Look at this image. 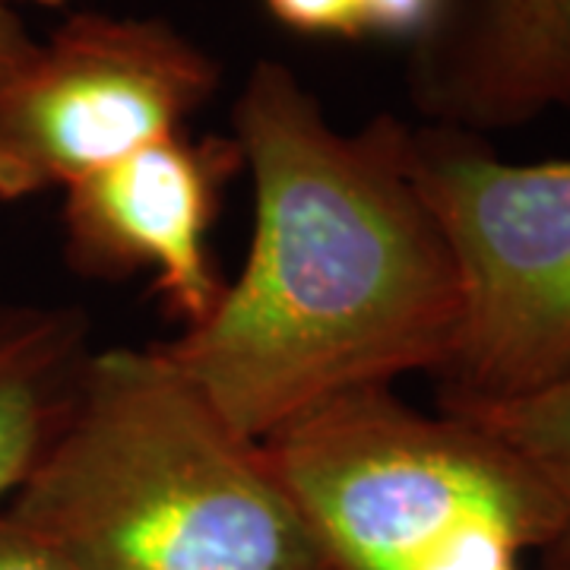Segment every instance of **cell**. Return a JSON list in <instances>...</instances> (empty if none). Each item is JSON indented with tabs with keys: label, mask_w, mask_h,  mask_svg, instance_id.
I'll use <instances>...</instances> for the list:
<instances>
[{
	"label": "cell",
	"mask_w": 570,
	"mask_h": 570,
	"mask_svg": "<svg viewBox=\"0 0 570 570\" xmlns=\"http://www.w3.org/2000/svg\"><path fill=\"white\" fill-rule=\"evenodd\" d=\"M504 570H520V564H510V568H504Z\"/></svg>",
	"instance_id": "15"
},
{
	"label": "cell",
	"mask_w": 570,
	"mask_h": 570,
	"mask_svg": "<svg viewBox=\"0 0 570 570\" xmlns=\"http://www.w3.org/2000/svg\"><path fill=\"white\" fill-rule=\"evenodd\" d=\"M453 415L491 431L539 472L561 510V530L539 561L542 570H570V374L527 400Z\"/></svg>",
	"instance_id": "9"
},
{
	"label": "cell",
	"mask_w": 570,
	"mask_h": 570,
	"mask_svg": "<svg viewBox=\"0 0 570 570\" xmlns=\"http://www.w3.org/2000/svg\"><path fill=\"white\" fill-rule=\"evenodd\" d=\"M41 41L26 32V22L20 13L0 0V86L17 80L29 63L36 61Z\"/></svg>",
	"instance_id": "13"
},
{
	"label": "cell",
	"mask_w": 570,
	"mask_h": 570,
	"mask_svg": "<svg viewBox=\"0 0 570 570\" xmlns=\"http://www.w3.org/2000/svg\"><path fill=\"white\" fill-rule=\"evenodd\" d=\"M242 171L232 134L178 130L146 142L63 190V261L102 283L153 269L165 314L184 330L197 326L225 292L206 242L225 187Z\"/></svg>",
	"instance_id": "6"
},
{
	"label": "cell",
	"mask_w": 570,
	"mask_h": 570,
	"mask_svg": "<svg viewBox=\"0 0 570 570\" xmlns=\"http://www.w3.org/2000/svg\"><path fill=\"white\" fill-rule=\"evenodd\" d=\"M0 570H73L41 535L0 510Z\"/></svg>",
	"instance_id": "12"
},
{
	"label": "cell",
	"mask_w": 570,
	"mask_h": 570,
	"mask_svg": "<svg viewBox=\"0 0 570 570\" xmlns=\"http://www.w3.org/2000/svg\"><path fill=\"white\" fill-rule=\"evenodd\" d=\"M409 165L460 279L438 409L504 406L568 377L570 159L508 163L479 134L422 124Z\"/></svg>",
	"instance_id": "4"
},
{
	"label": "cell",
	"mask_w": 570,
	"mask_h": 570,
	"mask_svg": "<svg viewBox=\"0 0 570 570\" xmlns=\"http://www.w3.org/2000/svg\"><path fill=\"white\" fill-rule=\"evenodd\" d=\"M92 352L82 307L0 302V501L58 441Z\"/></svg>",
	"instance_id": "8"
},
{
	"label": "cell",
	"mask_w": 570,
	"mask_h": 570,
	"mask_svg": "<svg viewBox=\"0 0 570 570\" xmlns=\"http://www.w3.org/2000/svg\"><path fill=\"white\" fill-rule=\"evenodd\" d=\"M254 190L242 276L159 352L247 441L362 387L444 362L460 321L448 238L422 197L412 124L326 121L292 67L261 58L232 105Z\"/></svg>",
	"instance_id": "1"
},
{
	"label": "cell",
	"mask_w": 570,
	"mask_h": 570,
	"mask_svg": "<svg viewBox=\"0 0 570 570\" xmlns=\"http://www.w3.org/2000/svg\"><path fill=\"white\" fill-rule=\"evenodd\" d=\"M7 513L73 570H326L266 466L159 348H96Z\"/></svg>",
	"instance_id": "2"
},
{
	"label": "cell",
	"mask_w": 570,
	"mask_h": 570,
	"mask_svg": "<svg viewBox=\"0 0 570 570\" xmlns=\"http://www.w3.org/2000/svg\"><path fill=\"white\" fill-rule=\"evenodd\" d=\"M219 82L223 63L168 20L73 13L0 86V200L67 190L187 130Z\"/></svg>",
	"instance_id": "5"
},
{
	"label": "cell",
	"mask_w": 570,
	"mask_h": 570,
	"mask_svg": "<svg viewBox=\"0 0 570 570\" xmlns=\"http://www.w3.org/2000/svg\"><path fill=\"white\" fill-rule=\"evenodd\" d=\"M406 89L425 124L479 137L570 111V0H441Z\"/></svg>",
	"instance_id": "7"
},
{
	"label": "cell",
	"mask_w": 570,
	"mask_h": 570,
	"mask_svg": "<svg viewBox=\"0 0 570 570\" xmlns=\"http://www.w3.org/2000/svg\"><path fill=\"white\" fill-rule=\"evenodd\" d=\"M269 17L311 39H365V0H264Z\"/></svg>",
	"instance_id": "10"
},
{
	"label": "cell",
	"mask_w": 570,
	"mask_h": 570,
	"mask_svg": "<svg viewBox=\"0 0 570 570\" xmlns=\"http://www.w3.org/2000/svg\"><path fill=\"white\" fill-rule=\"evenodd\" d=\"M3 3H36V7H61V3H67V0H3Z\"/></svg>",
	"instance_id": "14"
},
{
	"label": "cell",
	"mask_w": 570,
	"mask_h": 570,
	"mask_svg": "<svg viewBox=\"0 0 570 570\" xmlns=\"http://www.w3.org/2000/svg\"><path fill=\"white\" fill-rule=\"evenodd\" d=\"M257 448L326 570H504L561 530L554 494L517 450L393 387L330 396Z\"/></svg>",
	"instance_id": "3"
},
{
	"label": "cell",
	"mask_w": 570,
	"mask_h": 570,
	"mask_svg": "<svg viewBox=\"0 0 570 570\" xmlns=\"http://www.w3.org/2000/svg\"><path fill=\"white\" fill-rule=\"evenodd\" d=\"M441 0H365V39H396L412 45L425 36Z\"/></svg>",
	"instance_id": "11"
}]
</instances>
